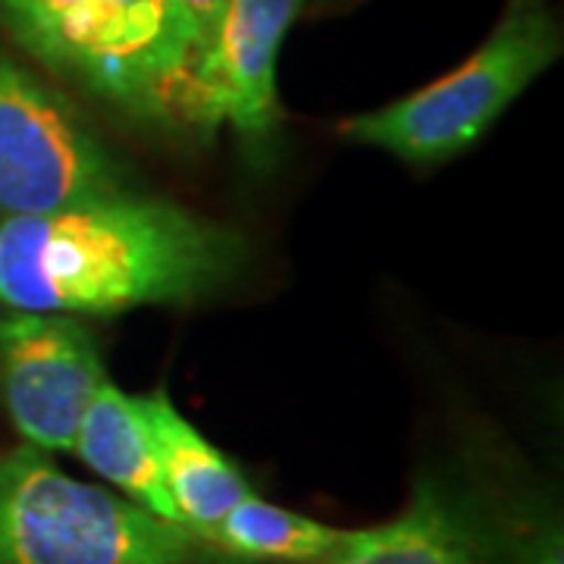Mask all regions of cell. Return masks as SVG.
Masks as SVG:
<instances>
[{"label":"cell","instance_id":"obj_5","mask_svg":"<svg viewBox=\"0 0 564 564\" xmlns=\"http://www.w3.org/2000/svg\"><path fill=\"white\" fill-rule=\"evenodd\" d=\"M117 192L120 170L79 113L0 54V220L51 214Z\"/></svg>","mask_w":564,"mask_h":564},{"label":"cell","instance_id":"obj_13","mask_svg":"<svg viewBox=\"0 0 564 564\" xmlns=\"http://www.w3.org/2000/svg\"><path fill=\"white\" fill-rule=\"evenodd\" d=\"M514 564H564L562 524L555 518H545L543 524L524 533L521 545L514 549Z\"/></svg>","mask_w":564,"mask_h":564},{"label":"cell","instance_id":"obj_12","mask_svg":"<svg viewBox=\"0 0 564 564\" xmlns=\"http://www.w3.org/2000/svg\"><path fill=\"white\" fill-rule=\"evenodd\" d=\"M173 7H176V17H180L182 39H185V51H188V73H192L207 54L214 35H217L226 0H173Z\"/></svg>","mask_w":564,"mask_h":564},{"label":"cell","instance_id":"obj_2","mask_svg":"<svg viewBox=\"0 0 564 564\" xmlns=\"http://www.w3.org/2000/svg\"><path fill=\"white\" fill-rule=\"evenodd\" d=\"M0 25L47 69L135 120L180 113L188 51L173 0H0Z\"/></svg>","mask_w":564,"mask_h":564},{"label":"cell","instance_id":"obj_9","mask_svg":"<svg viewBox=\"0 0 564 564\" xmlns=\"http://www.w3.org/2000/svg\"><path fill=\"white\" fill-rule=\"evenodd\" d=\"M141 408L154 436L166 496L176 508V521L192 536L207 543L229 508L251 492L242 470L223 455L210 440L176 411L166 392L141 395Z\"/></svg>","mask_w":564,"mask_h":564},{"label":"cell","instance_id":"obj_8","mask_svg":"<svg viewBox=\"0 0 564 564\" xmlns=\"http://www.w3.org/2000/svg\"><path fill=\"white\" fill-rule=\"evenodd\" d=\"M314 564H514V552H505L474 511L426 480L395 521L345 530L343 543Z\"/></svg>","mask_w":564,"mask_h":564},{"label":"cell","instance_id":"obj_11","mask_svg":"<svg viewBox=\"0 0 564 564\" xmlns=\"http://www.w3.org/2000/svg\"><path fill=\"white\" fill-rule=\"evenodd\" d=\"M345 530L326 527L307 514L289 511L282 505L263 502L248 492L242 502L226 511L220 524L210 530L207 545L248 562L314 564L343 543Z\"/></svg>","mask_w":564,"mask_h":564},{"label":"cell","instance_id":"obj_10","mask_svg":"<svg viewBox=\"0 0 564 564\" xmlns=\"http://www.w3.org/2000/svg\"><path fill=\"white\" fill-rule=\"evenodd\" d=\"M73 452L107 484L117 486L129 502L180 527L176 508L163 486L161 462L141 395H126L110 380H104L82 414Z\"/></svg>","mask_w":564,"mask_h":564},{"label":"cell","instance_id":"obj_1","mask_svg":"<svg viewBox=\"0 0 564 564\" xmlns=\"http://www.w3.org/2000/svg\"><path fill=\"white\" fill-rule=\"evenodd\" d=\"M239 263V239L180 204L107 195L0 220V304L41 314H120L192 302Z\"/></svg>","mask_w":564,"mask_h":564},{"label":"cell","instance_id":"obj_4","mask_svg":"<svg viewBox=\"0 0 564 564\" xmlns=\"http://www.w3.org/2000/svg\"><path fill=\"white\" fill-rule=\"evenodd\" d=\"M192 536L35 445L0 455V564H185Z\"/></svg>","mask_w":564,"mask_h":564},{"label":"cell","instance_id":"obj_6","mask_svg":"<svg viewBox=\"0 0 564 564\" xmlns=\"http://www.w3.org/2000/svg\"><path fill=\"white\" fill-rule=\"evenodd\" d=\"M107 380L95 336L73 314L0 317V392L20 436L41 452H73L82 414Z\"/></svg>","mask_w":564,"mask_h":564},{"label":"cell","instance_id":"obj_3","mask_svg":"<svg viewBox=\"0 0 564 564\" xmlns=\"http://www.w3.org/2000/svg\"><path fill=\"white\" fill-rule=\"evenodd\" d=\"M558 54L562 35L552 17L533 0H518L458 69L395 104L348 117L339 132L355 144L383 148L404 163H443L484 139Z\"/></svg>","mask_w":564,"mask_h":564},{"label":"cell","instance_id":"obj_7","mask_svg":"<svg viewBox=\"0 0 564 564\" xmlns=\"http://www.w3.org/2000/svg\"><path fill=\"white\" fill-rule=\"evenodd\" d=\"M304 0H226L217 35L188 73L180 113L195 126L229 122L245 139L276 122V61Z\"/></svg>","mask_w":564,"mask_h":564}]
</instances>
